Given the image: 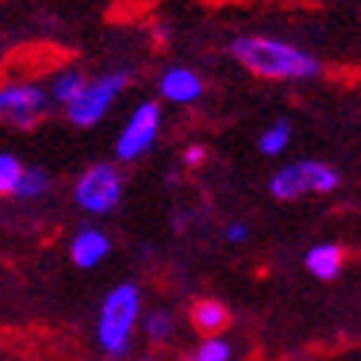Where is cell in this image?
Instances as JSON below:
<instances>
[{"mask_svg": "<svg viewBox=\"0 0 361 361\" xmlns=\"http://www.w3.org/2000/svg\"><path fill=\"white\" fill-rule=\"evenodd\" d=\"M232 56L267 80H309L320 74V62L314 56L267 35H241L232 42Z\"/></svg>", "mask_w": 361, "mask_h": 361, "instance_id": "obj_1", "label": "cell"}, {"mask_svg": "<svg viewBox=\"0 0 361 361\" xmlns=\"http://www.w3.org/2000/svg\"><path fill=\"white\" fill-rule=\"evenodd\" d=\"M138 312H141L138 285L121 282L118 288H112V291L106 294V300L100 305V320H97V341H100L103 353L121 358L130 350Z\"/></svg>", "mask_w": 361, "mask_h": 361, "instance_id": "obj_2", "label": "cell"}, {"mask_svg": "<svg viewBox=\"0 0 361 361\" xmlns=\"http://www.w3.org/2000/svg\"><path fill=\"white\" fill-rule=\"evenodd\" d=\"M341 183V176L335 168L323 165V161H294L285 165L282 171L274 173L270 179V194L276 200H297V197L317 191V194H329Z\"/></svg>", "mask_w": 361, "mask_h": 361, "instance_id": "obj_3", "label": "cell"}, {"mask_svg": "<svg viewBox=\"0 0 361 361\" xmlns=\"http://www.w3.org/2000/svg\"><path fill=\"white\" fill-rule=\"evenodd\" d=\"M126 85V74H106V77H97L92 82L82 85V92L71 100L65 109H68V121L77 123V126H92L97 123L109 106L115 100V94Z\"/></svg>", "mask_w": 361, "mask_h": 361, "instance_id": "obj_4", "label": "cell"}, {"mask_svg": "<svg viewBox=\"0 0 361 361\" xmlns=\"http://www.w3.org/2000/svg\"><path fill=\"white\" fill-rule=\"evenodd\" d=\"M121 173L115 165L88 168L74 188V200L92 214H109L121 203Z\"/></svg>", "mask_w": 361, "mask_h": 361, "instance_id": "obj_5", "label": "cell"}, {"mask_svg": "<svg viewBox=\"0 0 361 361\" xmlns=\"http://www.w3.org/2000/svg\"><path fill=\"white\" fill-rule=\"evenodd\" d=\"M159 123H161V109H159V103L147 100V103H141L138 109L133 112V118L126 121L123 126V133L115 144V153L118 159L123 161H133L138 156H144L150 147H153V141L159 135Z\"/></svg>", "mask_w": 361, "mask_h": 361, "instance_id": "obj_6", "label": "cell"}, {"mask_svg": "<svg viewBox=\"0 0 361 361\" xmlns=\"http://www.w3.org/2000/svg\"><path fill=\"white\" fill-rule=\"evenodd\" d=\"M47 109V94L39 85H6L0 88V115L18 126H27Z\"/></svg>", "mask_w": 361, "mask_h": 361, "instance_id": "obj_7", "label": "cell"}, {"mask_svg": "<svg viewBox=\"0 0 361 361\" xmlns=\"http://www.w3.org/2000/svg\"><path fill=\"white\" fill-rule=\"evenodd\" d=\"M109 250H112V244H109V238H106V232L85 226L74 235V241H71V262H74L77 267H82V270H88V267L100 264L106 256H109Z\"/></svg>", "mask_w": 361, "mask_h": 361, "instance_id": "obj_8", "label": "cell"}, {"mask_svg": "<svg viewBox=\"0 0 361 361\" xmlns=\"http://www.w3.org/2000/svg\"><path fill=\"white\" fill-rule=\"evenodd\" d=\"M159 92L171 103H194L203 94V80L191 68H171L159 82Z\"/></svg>", "mask_w": 361, "mask_h": 361, "instance_id": "obj_9", "label": "cell"}, {"mask_svg": "<svg viewBox=\"0 0 361 361\" xmlns=\"http://www.w3.org/2000/svg\"><path fill=\"white\" fill-rule=\"evenodd\" d=\"M305 267H309L317 279L329 282L341 274V267H344V250L338 244H317L305 252Z\"/></svg>", "mask_w": 361, "mask_h": 361, "instance_id": "obj_10", "label": "cell"}, {"mask_svg": "<svg viewBox=\"0 0 361 361\" xmlns=\"http://www.w3.org/2000/svg\"><path fill=\"white\" fill-rule=\"evenodd\" d=\"M191 320H194V326L206 332L209 338H218V332L229 323V314L221 302H214V300H200L194 305V312H191Z\"/></svg>", "mask_w": 361, "mask_h": 361, "instance_id": "obj_11", "label": "cell"}, {"mask_svg": "<svg viewBox=\"0 0 361 361\" xmlns=\"http://www.w3.org/2000/svg\"><path fill=\"white\" fill-rule=\"evenodd\" d=\"M47 173L39 171V168H27L21 171V176H18V183L12 188L15 197H21V200H32V197H42L47 191Z\"/></svg>", "mask_w": 361, "mask_h": 361, "instance_id": "obj_12", "label": "cell"}, {"mask_svg": "<svg viewBox=\"0 0 361 361\" xmlns=\"http://www.w3.org/2000/svg\"><path fill=\"white\" fill-rule=\"evenodd\" d=\"M288 141H291V123H288V121H276L274 126H267V130L262 133L259 150L264 156H279L288 147Z\"/></svg>", "mask_w": 361, "mask_h": 361, "instance_id": "obj_13", "label": "cell"}, {"mask_svg": "<svg viewBox=\"0 0 361 361\" xmlns=\"http://www.w3.org/2000/svg\"><path fill=\"white\" fill-rule=\"evenodd\" d=\"M88 80L80 74V71H65V74H59L56 80H53V100H59V103H71L80 92H82V85Z\"/></svg>", "mask_w": 361, "mask_h": 361, "instance_id": "obj_14", "label": "cell"}, {"mask_svg": "<svg viewBox=\"0 0 361 361\" xmlns=\"http://www.w3.org/2000/svg\"><path fill=\"white\" fill-rule=\"evenodd\" d=\"M144 332H147L150 341L161 344V341H168L173 335V317L168 312H153V314H147V320H144Z\"/></svg>", "mask_w": 361, "mask_h": 361, "instance_id": "obj_15", "label": "cell"}, {"mask_svg": "<svg viewBox=\"0 0 361 361\" xmlns=\"http://www.w3.org/2000/svg\"><path fill=\"white\" fill-rule=\"evenodd\" d=\"M229 355H232V350H229V344L224 338H209L197 347L191 361H229Z\"/></svg>", "mask_w": 361, "mask_h": 361, "instance_id": "obj_16", "label": "cell"}, {"mask_svg": "<svg viewBox=\"0 0 361 361\" xmlns=\"http://www.w3.org/2000/svg\"><path fill=\"white\" fill-rule=\"evenodd\" d=\"M21 161L9 153H0V194H12L18 176H21Z\"/></svg>", "mask_w": 361, "mask_h": 361, "instance_id": "obj_17", "label": "cell"}, {"mask_svg": "<svg viewBox=\"0 0 361 361\" xmlns=\"http://www.w3.org/2000/svg\"><path fill=\"white\" fill-rule=\"evenodd\" d=\"M247 238V226L244 224H229L226 226V241L229 244H241Z\"/></svg>", "mask_w": 361, "mask_h": 361, "instance_id": "obj_18", "label": "cell"}, {"mask_svg": "<svg viewBox=\"0 0 361 361\" xmlns=\"http://www.w3.org/2000/svg\"><path fill=\"white\" fill-rule=\"evenodd\" d=\"M183 159H185V165H200V161L206 159V150H203V147H197V144H194V147H188V150L183 153Z\"/></svg>", "mask_w": 361, "mask_h": 361, "instance_id": "obj_19", "label": "cell"}]
</instances>
